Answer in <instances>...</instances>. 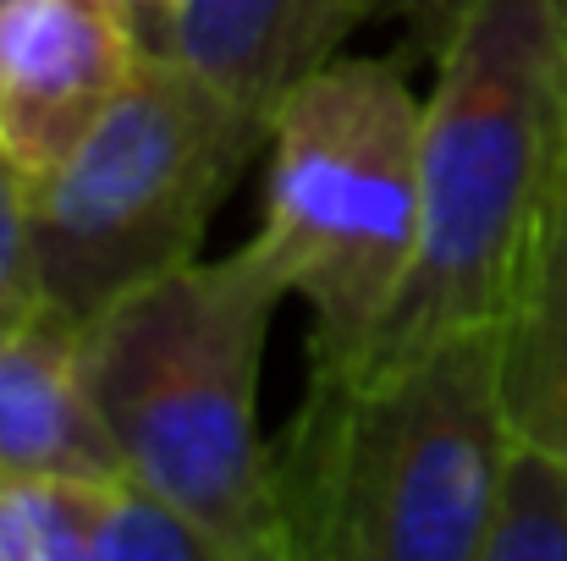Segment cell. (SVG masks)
Listing matches in <instances>:
<instances>
[{
	"label": "cell",
	"mask_w": 567,
	"mask_h": 561,
	"mask_svg": "<svg viewBox=\"0 0 567 561\" xmlns=\"http://www.w3.org/2000/svg\"><path fill=\"white\" fill-rule=\"evenodd\" d=\"M567 204V0H474L424 94V231L413 276L353 364L385 370L496 331Z\"/></svg>",
	"instance_id": "cell-1"
},
{
	"label": "cell",
	"mask_w": 567,
	"mask_h": 561,
	"mask_svg": "<svg viewBox=\"0 0 567 561\" xmlns=\"http://www.w3.org/2000/svg\"><path fill=\"white\" fill-rule=\"evenodd\" d=\"M513 446L502 325L320 370L276 440L281 561H480Z\"/></svg>",
	"instance_id": "cell-2"
},
{
	"label": "cell",
	"mask_w": 567,
	"mask_h": 561,
	"mask_svg": "<svg viewBox=\"0 0 567 561\" xmlns=\"http://www.w3.org/2000/svg\"><path fill=\"white\" fill-rule=\"evenodd\" d=\"M287 298L292 281L248 237L237 253H198L144 281L83 325V374L122 468L209 529L226 561H281L259 374Z\"/></svg>",
	"instance_id": "cell-3"
},
{
	"label": "cell",
	"mask_w": 567,
	"mask_h": 561,
	"mask_svg": "<svg viewBox=\"0 0 567 561\" xmlns=\"http://www.w3.org/2000/svg\"><path fill=\"white\" fill-rule=\"evenodd\" d=\"M259 242L309 309V364H353L424 231V94L391 55H337L270 122Z\"/></svg>",
	"instance_id": "cell-4"
},
{
	"label": "cell",
	"mask_w": 567,
	"mask_h": 561,
	"mask_svg": "<svg viewBox=\"0 0 567 561\" xmlns=\"http://www.w3.org/2000/svg\"><path fill=\"white\" fill-rule=\"evenodd\" d=\"M265 144L270 116L150 44L116 105L33 183L44 309L94 325L144 281L198 259L215 209Z\"/></svg>",
	"instance_id": "cell-5"
},
{
	"label": "cell",
	"mask_w": 567,
	"mask_h": 561,
	"mask_svg": "<svg viewBox=\"0 0 567 561\" xmlns=\"http://www.w3.org/2000/svg\"><path fill=\"white\" fill-rule=\"evenodd\" d=\"M144 50L116 0H0V155L39 183L116 105Z\"/></svg>",
	"instance_id": "cell-6"
},
{
	"label": "cell",
	"mask_w": 567,
	"mask_h": 561,
	"mask_svg": "<svg viewBox=\"0 0 567 561\" xmlns=\"http://www.w3.org/2000/svg\"><path fill=\"white\" fill-rule=\"evenodd\" d=\"M122 451L83 374V325L39 309L0 331V485L122 479Z\"/></svg>",
	"instance_id": "cell-7"
},
{
	"label": "cell",
	"mask_w": 567,
	"mask_h": 561,
	"mask_svg": "<svg viewBox=\"0 0 567 561\" xmlns=\"http://www.w3.org/2000/svg\"><path fill=\"white\" fill-rule=\"evenodd\" d=\"M375 11L380 0H183L155 44L276 122V105Z\"/></svg>",
	"instance_id": "cell-8"
},
{
	"label": "cell",
	"mask_w": 567,
	"mask_h": 561,
	"mask_svg": "<svg viewBox=\"0 0 567 561\" xmlns=\"http://www.w3.org/2000/svg\"><path fill=\"white\" fill-rule=\"evenodd\" d=\"M502 391L513 429L567 463V204L502 320Z\"/></svg>",
	"instance_id": "cell-9"
},
{
	"label": "cell",
	"mask_w": 567,
	"mask_h": 561,
	"mask_svg": "<svg viewBox=\"0 0 567 561\" xmlns=\"http://www.w3.org/2000/svg\"><path fill=\"white\" fill-rule=\"evenodd\" d=\"M480 561H567V463L513 429Z\"/></svg>",
	"instance_id": "cell-10"
},
{
	"label": "cell",
	"mask_w": 567,
	"mask_h": 561,
	"mask_svg": "<svg viewBox=\"0 0 567 561\" xmlns=\"http://www.w3.org/2000/svg\"><path fill=\"white\" fill-rule=\"evenodd\" d=\"M111 479L0 485V561H94Z\"/></svg>",
	"instance_id": "cell-11"
},
{
	"label": "cell",
	"mask_w": 567,
	"mask_h": 561,
	"mask_svg": "<svg viewBox=\"0 0 567 561\" xmlns=\"http://www.w3.org/2000/svg\"><path fill=\"white\" fill-rule=\"evenodd\" d=\"M39 259H33V183L0 155V331L39 314Z\"/></svg>",
	"instance_id": "cell-12"
},
{
	"label": "cell",
	"mask_w": 567,
	"mask_h": 561,
	"mask_svg": "<svg viewBox=\"0 0 567 561\" xmlns=\"http://www.w3.org/2000/svg\"><path fill=\"white\" fill-rule=\"evenodd\" d=\"M468 6H474V0H380V11H396V17L408 22L413 44L430 50V55L446 50V39L457 33V22L468 17Z\"/></svg>",
	"instance_id": "cell-13"
},
{
	"label": "cell",
	"mask_w": 567,
	"mask_h": 561,
	"mask_svg": "<svg viewBox=\"0 0 567 561\" xmlns=\"http://www.w3.org/2000/svg\"><path fill=\"white\" fill-rule=\"evenodd\" d=\"M116 6H122V11H127V17H133V22L144 28V39L155 44V39L166 33V22H172V11H177L183 0H116Z\"/></svg>",
	"instance_id": "cell-14"
}]
</instances>
